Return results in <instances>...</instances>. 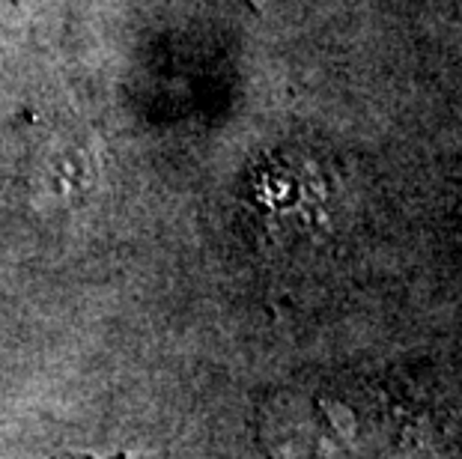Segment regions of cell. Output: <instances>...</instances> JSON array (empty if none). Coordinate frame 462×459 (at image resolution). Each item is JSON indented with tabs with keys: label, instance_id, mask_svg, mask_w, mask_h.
Here are the masks:
<instances>
[{
	"label": "cell",
	"instance_id": "obj_1",
	"mask_svg": "<svg viewBox=\"0 0 462 459\" xmlns=\"http://www.w3.org/2000/svg\"><path fill=\"white\" fill-rule=\"evenodd\" d=\"M69 459H167V451L146 447H69Z\"/></svg>",
	"mask_w": 462,
	"mask_h": 459
}]
</instances>
